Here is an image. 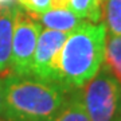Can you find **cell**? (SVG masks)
I'll use <instances>...</instances> for the list:
<instances>
[{
    "label": "cell",
    "instance_id": "1",
    "mask_svg": "<svg viewBox=\"0 0 121 121\" xmlns=\"http://www.w3.org/2000/svg\"><path fill=\"white\" fill-rule=\"evenodd\" d=\"M106 28L102 22L85 20L67 34L58 58V85L66 91L81 89L105 60Z\"/></svg>",
    "mask_w": 121,
    "mask_h": 121
},
{
    "label": "cell",
    "instance_id": "2",
    "mask_svg": "<svg viewBox=\"0 0 121 121\" xmlns=\"http://www.w3.org/2000/svg\"><path fill=\"white\" fill-rule=\"evenodd\" d=\"M4 81L5 121H51L67 91L55 82L9 73Z\"/></svg>",
    "mask_w": 121,
    "mask_h": 121
},
{
    "label": "cell",
    "instance_id": "3",
    "mask_svg": "<svg viewBox=\"0 0 121 121\" xmlns=\"http://www.w3.org/2000/svg\"><path fill=\"white\" fill-rule=\"evenodd\" d=\"M90 121H116L121 109V83L105 65L81 87Z\"/></svg>",
    "mask_w": 121,
    "mask_h": 121
},
{
    "label": "cell",
    "instance_id": "4",
    "mask_svg": "<svg viewBox=\"0 0 121 121\" xmlns=\"http://www.w3.org/2000/svg\"><path fill=\"white\" fill-rule=\"evenodd\" d=\"M42 24L31 13L19 7L15 16L11 54V73L17 75H31V66L34 60L38 38Z\"/></svg>",
    "mask_w": 121,
    "mask_h": 121
},
{
    "label": "cell",
    "instance_id": "5",
    "mask_svg": "<svg viewBox=\"0 0 121 121\" xmlns=\"http://www.w3.org/2000/svg\"><path fill=\"white\" fill-rule=\"evenodd\" d=\"M67 34L69 32H60L48 28L40 31L34 52L31 75L58 83V58Z\"/></svg>",
    "mask_w": 121,
    "mask_h": 121
},
{
    "label": "cell",
    "instance_id": "6",
    "mask_svg": "<svg viewBox=\"0 0 121 121\" xmlns=\"http://www.w3.org/2000/svg\"><path fill=\"white\" fill-rule=\"evenodd\" d=\"M19 7V4L0 5V78L11 73L13 27Z\"/></svg>",
    "mask_w": 121,
    "mask_h": 121
},
{
    "label": "cell",
    "instance_id": "7",
    "mask_svg": "<svg viewBox=\"0 0 121 121\" xmlns=\"http://www.w3.org/2000/svg\"><path fill=\"white\" fill-rule=\"evenodd\" d=\"M32 16L42 24V27L60 32H70L85 22L70 9H48L43 13H36Z\"/></svg>",
    "mask_w": 121,
    "mask_h": 121
},
{
    "label": "cell",
    "instance_id": "8",
    "mask_svg": "<svg viewBox=\"0 0 121 121\" xmlns=\"http://www.w3.org/2000/svg\"><path fill=\"white\" fill-rule=\"evenodd\" d=\"M51 121H90L83 105L81 89L67 91L65 102Z\"/></svg>",
    "mask_w": 121,
    "mask_h": 121
},
{
    "label": "cell",
    "instance_id": "9",
    "mask_svg": "<svg viewBox=\"0 0 121 121\" xmlns=\"http://www.w3.org/2000/svg\"><path fill=\"white\" fill-rule=\"evenodd\" d=\"M104 65L121 83V35L106 34Z\"/></svg>",
    "mask_w": 121,
    "mask_h": 121
},
{
    "label": "cell",
    "instance_id": "10",
    "mask_svg": "<svg viewBox=\"0 0 121 121\" xmlns=\"http://www.w3.org/2000/svg\"><path fill=\"white\" fill-rule=\"evenodd\" d=\"M69 9L83 20L99 23L102 17V0H69Z\"/></svg>",
    "mask_w": 121,
    "mask_h": 121
},
{
    "label": "cell",
    "instance_id": "11",
    "mask_svg": "<svg viewBox=\"0 0 121 121\" xmlns=\"http://www.w3.org/2000/svg\"><path fill=\"white\" fill-rule=\"evenodd\" d=\"M106 34L121 35V0H102V17Z\"/></svg>",
    "mask_w": 121,
    "mask_h": 121
},
{
    "label": "cell",
    "instance_id": "12",
    "mask_svg": "<svg viewBox=\"0 0 121 121\" xmlns=\"http://www.w3.org/2000/svg\"><path fill=\"white\" fill-rule=\"evenodd\" d=\"M17 4L26 12L36 15L50 9V0H17Z\"/></svg>",
    "mask_w": 121,
    "mask_h": 121
},
{
    "label": "cell",
    "instance_id": "13",
    "mask_svg": "<svg viewBox=\"0 0 121 121\" xmlns=\"http://www.w3.org/2000/svg\"><path fill=\"white\" fill-rule=\"evenodd\" d=\"M4 116V81L0 78V118Z\"/></svg>",
    "mask_w": 121,
    "mask_h": 121
},
{
    "label": "cell",
    "instance_id": "14",
    "mask_svg": "<svg viewBox=\"0 0 121 121\" xmlns=\"http://www.w3.org/2000/svg\"><path fill=\"white\" fill-rule=\"evenodd\" d=\"M17 4V0H0V5H12Z\"/></svg>",
    "mask_w": 121,
    "mask_h": 121
},
{
    "label": "cell",
    "instance_id": "15",
    "mask_svg": "<svg viewBox=\"0 0 121 121\" xmlns=\"http://www.w3.org/2000/svg\"><path fill=\"white\" fill-rule=\"evenodd\" d=\"M116 121H121V109H120V112H118V116H117Z\"/></svg>",
    "mask_w": 121,
    "mask_h": 121
}]
</instances>
